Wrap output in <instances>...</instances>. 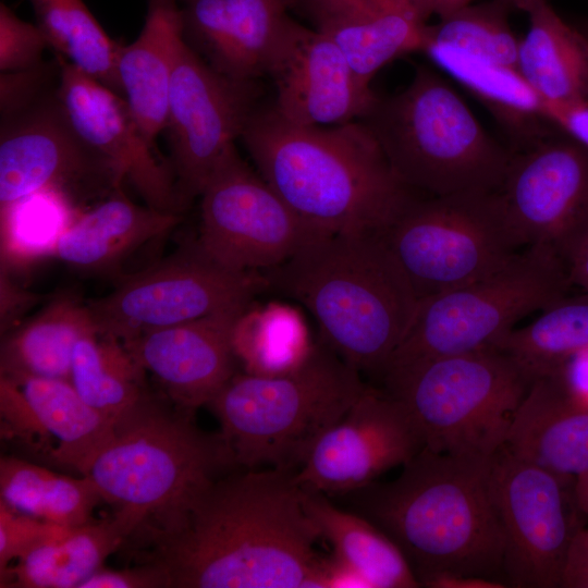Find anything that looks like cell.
Masks as SVG:
<instances>
[{"mask_svg":"<svg viewBox=\"0 0 588 588\" xmlns=\"http://www.w3.org/2000/svg\"><path fill=\"white\" fill-rule=\"evenodd\" d=\"M563 587L588 588V529L575 535L565 566Z\"/></svg>","mask_w":588,"mask_h":588,"instance_id":"obj_44","label":"cell"},{"mask_svg":"<svg viewBox=\"0 0 588 588\" xmlns=\"http://www.w3.org/2000/svg\"><path fill=\"white\" fill-rule=\"evenodd\" d=\"M259 96L257 81L225 76L184 45L171 81L166 128L185 207L200 196L220 158L241 138Z\"/></svg>","mask_w":588,"mask_h":588,"instance_id":"obj_15","label":"cell"},{"mask_svg":"<svg viewBox=\"0 0 588 588\" xmlns=\"http://www.w3.org/2000/svg\"><path fill=\"white\" fill-rule=\"evenodd\" d=\"M180 221V213L136 205L120 188L73 219L51 254L82 272L109 273Z\"/></svg>","mask_w":588,"mask_h":588,"instance_id":"obj_25","label":"cell"},{"mask_svg":"<svg viewBox=\"0 0 588 588\" xmlns=\"http://www.w3.org/2000/svg\"><path fill=\"white\" fill-rule=\"evenodd\" d=\"M562 375L572 393L588 403V348L575 355Z\"/></svg>","mask_w":588,"mask_h":588,"instance_id":"obj_46","label":"cell"},{"mask_svg":"<svg viewBox=\"0 0 588 588\" xmlns=\"http://www.w3.org/2000/svg\"><path fill=\"white\" fill-rule=\"evenodd\" d=\"M367 388L323 341L295 369L234 373L208 402L237 466L296 471Z\"/></svg>","mask_w":588,"mask_h":588,"instance_id":"obj_7","label":"cell"},{"mask_svg":"<svg viewBox=\"0 0 588 588\" xmlns=\"http://www.w3.org/2000/svg\"><path fill=\"white\" fill-rule=\"evenodd\" d=\"M186 44L175 0H148L138 37L120 47L117 71L122 95L148 142L166 128L171 81Z\"/></svg>","mask_w":588,"mask_h":588,"instance_id":"obj_26","label":"cell"},{"mask_svg":"<svg viewBox=\"0 0 588 588\" xmlns=\"http://www.w3.org/2000/svg\"><path fill=\"white\" fill-rule=\"evenodd\" d=\"M289 8L334 41L368 85L384 65L422 51L433 15L425 0H289Z\"/></svg>","mask_w":588,"mask_h":588,"instance_id":"obj_22","label":"cell"},{"mask_svg":"<svg viewBox=\"0 0 588 588\" xmlns=\"http://www.w3.org/2000/svg\"><path fill=\"white\" fill-rule=\"evenodd\" d=\"M503 446L525 462L576 479L588 470V403L572 393L562 371L535 379Z\"/></svg>","mask_w":588,"mask_h":588,"instance_id":"obj_24","label":"cell"},{"mask_svg":"<svg viewBox=\"0 0 588 588\" xmlns=\"http://www.w3.org/2000/svg\"><path fill=\"white\" fill-rule=\"evenodd\" d=\"M266 75L275 88V111L299 125L330 126L362 120L378 99L334 41L290 15Z\"/></svg>","mask_w":588,"mask_h":588,"instance_id":"obj_18","label":"cell"},{"mask_svg":"<svg viewBox=\"0 0 588 588\" xmlns=\"http://www.w3.org/2000/svg\"><path fill=\"white\" fill-rule=\"evenodd\" d=\"M362 121L393 173L416 194L493 193L502 186L513 151L429 68L419 66L401 91L378 97Z\"/></svg>","mask_w":588,"mask_h":588,"instance_id":"obj_6","label":"cell"},{"mask_svg":"<svg viewBox=\"0 0 588 588\" xmlns=\"http://www.w3.org/2000/svg\"><path fill=\"white\" fill-rule=\"evenodd\" d=\"M314 344L302 315L280 303L256 308L249 305L233 333L235 356L245 372L260 376L295 369L307 358Z\"/></svg>","mask_w":588,"mask_h":588,"instance_id":"obj_36","label":"cell"},{"mask_svg":"<svg viewBox=\"0 0 588 588\" xmlns=\"http://www.w3.org/2000/svg\"><path fill=\"white\" fill-rule=\"evenodd\" d=\"M269 287L260 271H237L195 242L152 267L124 277L113 291L88 299L97 334L120 342L143 333L247 307Z\"/></svg>","mask_w":588,"mask_h":588,"instance_id":"obj_11","label":"cell"},{"mask_svg":"<svg viewBox=\"0 0 588 588\" xmlns=\"http://www.w3.org/2000/svg\"><path fill=\"white\" fill-rule=\"evenodd\" d=\"M36 25L49 47L73 66L122 95L117 63L121 44L112 40L83 0H29Z\"/></svg>","mask_w":588,"mask_h":588,"instance_id":"obj_35","label":"cell"},{"mask_svg":"<svg viewBox=\"0 0 588 588\" xmlns=\"http://www.w3.org/2000/svg\"><path fill=\"white\" fill-rule=\"evenodd\" d=\"M125 542V535L112 516L62 526L0 572V587L78 588Z\"/></svg>","mask_w":588,"mask_h":588,"instance_id":"obj_30","label":"cell"},{"mask_svg":"<svg viewBox=\"0 0 588 588\" xmlns=\"http://www.w3.org/2000/svg\"><path fill=\"white\" fill-rule=\"evenodd\" d=\"M498 194L524 247L547 244L563 258L588 231V149L558 130L515 150Z\"/></svg>","mask_w":588,"mask_h":588,"instance_id":"obj_16","label":"cell"},{"mask_svg":"<svg viewBox=\"0 0 588 588\" xmlns=\"http://www.w3.org/2000/svg\"><path fill=\"white\" fill-rule=\"evenodd\" d=\"M492 347L511 356L532 381L561 372L588 348V294L554 303L534 322L511 330Z\"/></svg>","mask_w":588,"mask_h":588,"instance_id":"obj_34","label":"cell"},{"mask_svg":"<svg viewBox=\"0 0 588 588\" xmlns=\"http://www.w3.org/2000/svg\"><path fill=\"white\" fill-rule=\"evenodd\" d=\"M490 462L424 446L394 480L375 481L350 495L359 515L399 547L420 587L453 575L504 583Z\"/></svg>","mask_w":588,"mask_h":588,"instance_id":"obj_3","label":"cell"},{"mask_svg":"<svg viewBox=\"0 0 588 588\" xmlns=\"http://www.w3.org/2000/svg\"><path fill=\"white\" fill-rule=\"evenodd\" d=\"M433 15L439 19L446 17L462 8L473 3L474 0H425Z\"/></svg>","mask_w":588,"mask_h":588,"instance_id":"obj_47","label":"cell"},{"mask_svg":"<svg viewBox=\"0 0 588 588\" xmlns=\"http://www.w3.org/2000/svg\"><path fill=\"white\" fill-rule=\"evenodd\" d=\"M387 392L406 409L424 446L490 460L504 444L532 380L507 354L487 347L383 373Z\"/></svg>","mask_w":588,"mask_h":588,"instance_id":"obj_8","label":"cell"},{"mask_svg":"<svg viewBox=\"0 0 588 588\" xmlns=\"http://www.w3.org/2000/svg\"><path fill=\"white\" fill-rule=\"evenodd\" d=\"M517 70L548 109L588 102V38L547 1L527 13Z\"/></svg>","mask_w":588,"mask_h":588,"instance_id":"obj_28","label":"cell"},{"mask_svg":"<svg viewBox=\"0 0 588 588\" xmlns=\"http://www.w3.org/2000/svg\"><path fill=\"white\" fill-rule=\"evenodd\" d=\"M241 139L262 179L324 233H379L417 195L393 173L362 120L306 126L259 105Z\"/></svg>","mask_w":588,"mask_h":588,"instance_id":"obj_2","label":"cell"},{"mask_svg":"<svg viewBox=\"0 0 588 588\" xmlns=\"http://www.w3.org/2000/svg\"><path fill=\"white\" fill-rule=\"evenodd\" d=\"M60 527L62 526L21 514L0 501V572Z\"/></svg>","mask_w":588,"mask_h":588,"instance_id":"obj_39","label":"cell"},{"mask_svg":"<svg viewBox=\"0 0 588 588\" xmlns=\"http://www.w3.org/2000/svg\"><path fill=\"white\" fill-rule=\"evenodd\" d=\"M295 471L248 469L218 478L146 561L163 565L171 588H323L330 559L309 517Z\"/></svg>","mask_w":588,"mask_h":588,"instance_id":"obj_1","label":"cell"},{"mask_svg":"<svg viewBox=\"0 0 588 588\" xmlns=\"http://www.w3.org/2000/svg\"><path fill=\"white\" fill-rule=\"evenodd\" d=\"M123 182L114 166L78 136L56 91L1 117V213L37 194L58 196L70 207L103 199Z\"/></svg>","mask_w":588,"mask_h":588,"instance_id":"obj_13","label":"cell"},{"mask_svg":"<svg viewBox=\"0 0 588 588\" xmlns=\"http://www.w3.org/2000/svg\"><path fill=\"white\" fill-rule=\"evenodd\" d=\"M247 307L152 330L122 344L173 405L196 412L236 373L233 333Z\"/></svg>","mask_w":588,"mask_h":588,"instance_id":"obj_21","label":"cell"},{"mask_svg":"<svg viewBox=\"0 0 588 588\" xmlns=\"http://www.w3.org/2000/svg\"><path fill=\"white\" fill-rule=\"evenodd\" d=\"M237 466L222 434L154 395L115 425L82 476L98 488L126 541L148 544L168 530L220 474Z\"/></svg>","mask_w":588,"mask_h":588,"instance_id":"obj_5","label":"cell"},{"mask_svg":"<svg viewBox=\"0 0 588 588\" xmlns=\"http://www.w3.org/2000/svg\"><path fill=\"white\" fill-rule=\"evenodd\" d=\"M49 44L35 24L20 19L7 4H0V70L19 72L39 66Z\"/></svg>","mask_w":588,"mask_h":588,"instance_id":"obj_38","label":"cell"},{"mask_svg":"<svg viewBox=\"0 0 588 588\" xmlns=\"http://www.w3.org/2000/svg\"><path fill=\"white\" fill-rule=\"evenodd\" d=\"M574 485L575 478L525 462L503 445L491 457L489 489L503 538L506 586L563 587L569 548L581 528Z\"/></svg>","mask_w":588,"mask_h":588,"instance_id":"obj_12","label":"cell"},{"mask_svg":"<svg viewBox=\"0 0 588 588\" xmlns=\"http://www.w3.org/2000/svg\"><path fill=\"white\" fill-rule=\"evenodd\" d=\"M303 490L306 511L321 539L369 587H420L402 551L380 528L359 514L334 506L324 494Z\"/></svg>","mask_w":588,"mask_h":588,"instance_id":"obj_31","label":"cell"},{"mask_svg":"<svg viewBox=\"0 0 588 588\" xmlns=\"http://www.w3.org/2000/svg\"><path fill=\"white\" fill-rule=\"evenodd\" d=\"M184 38L212 69L231 78L267 74L289 0H184Z\"/></svg>","mask_w":588,"mask_h":588,"instance_id":"obj_23","label":"cell"},{"mask_svg":"<svg viewBox=\"0 0 588 588\" xmlns=\"http://www.w3.org/2000/svg\"><path fill=\"white\" fill-rule=\"evenodd\" d=\"M551 121L588 149V102H575L548 109Z\"/></svg>","mask_w":588,"mask_h":588,"instance_id":"obj_43","label":"cell"},{"mask_svg":"<svg viewBox=\"0 0 588 588\" xmlns=\"http://www.w3.org/2000/svg\"><path fill=\"white\" fill-rule=\"evenodd\" d=\"M379 234L419 298L481 280L524 248L498 192L416 195Z\"/></svg>","mask_w":588,"mask_h":588,"instance_id":"obj_10","label":"cell"},{"mask_svg":"<svg viewBox=\"0 0 588 588\" xmlns=\"http://www.w3.org/2000/svg\"><path fill=\"white\" fill-rule=\"evenodd\" d=\"M0 416L3 437L81 475L115 428L63 379L0 376Z\"/></svg>","mask_w":588,"mask_h":588,"instance_id":"obj_20","label":"cell"},{"mask_svg":"<svg viewBox=\"0 0 588 588\" xmlns=\"http://www.w3.org/2000/svg\"><path fill=\"white\" fill-rule=\"evenodd\" d=\"M198 246L237 271H265L324 232L303 220L231 146L200 194Z\"/></svg>","mask_w":588,"mask_h":588,"instance_id":"obj_14","label":"cell"},{"mask_svg":"<svg viewBox=\"0 0 588 588\" xmlns=\"http://www.w3.org/2000/svg\"><path fill=\"white\" fill-rule=\"evenodd\" d=\"M0 328L3 335L21 323V317L40 301V296L13 282L4 267H1L0 273Z\"/></svg>","mask_w":588,"mask_h":588,"instance_id":"obj_42","label":"cell"},{"mask_svg":"<svg viewBox=\"0 0 588 588\" xmlns=\"http://www.w3.org/2000/svg\"><path fill=\"white\" fill-rule=\"evenodd\" d=\"M422 52L485 105L509 138L512 151L560 130L517 69L443 45L427 44Z\"/></svg>","mask_w":588,"mask_h":588,"instance_id":"obj_27","label":"cell"},{"mask_svg":"<svg viewBox=\"0 0 588 588\" xmlns=\"http://www.w3.org/2000/svg\"><path fill=\"white\" fill-rule=\"evenodd\" d=\"M422 448L404 406L388 392L367 387L316 441L294 478L308 491L347 495L403 466Z\"/></svg>","mask_w":588,"mask_h":588,"instance_id":"obj_17","label":"cell"},{"mask_svg":"<svg viewBox=\"0 0 588 588\" xmlns=\"http://www.w3.org/2000/svg\"><path fill=\"white\" fill-rule=\"evenodd\" d=\"M511 10L530 12L542 0H493Z\"/></svg>","mask_w":588,"mask_h":588,"instance_id":"obj_48","label":"cell"},{"mask_svg":"<svg viewBox=\"0 0 588 588\" xmlns=\"http://www.w3.org/2000/svg\"><path fill=\"white\" fill-rule=\"evenodd\" d=\"M0 501L21 514L68 527L93 522L95 507L103 502L88 477L62 475L15 456L0 460Z\"/></svg>","mask_w":588,"mask_h":588,"instance_id":"obj_33","label":"cell"},{"mask_svg":"<svg viewBox=\"0 0 588 588\" xmlns=\"http://www.w3.org/2000/svg\"><path fill=\"white\" fill-rule=\"evenodd\" d=\"M571 285L554 247L528 245L481 280L419 298L411 327L382 373L492 347L520 318L567 297Z\"/></svg>","mask_w":588,"mask_h":588,"instance_id":"obj_9","label":"cell"},{"mask_svg":"<svg viewBox=\"0 0 588 588\" xmlns=\"http://www.w3.org/2000/svg\"><path fill=\"white\" fill-rule=\"evenodd\" d=\"M581 30L584 32V34L586 35V37L588 38V26L585 27V28H581Z\"/></svg>","mask_w":588,"mask_h":588,"instance_id":"obj_51","label":"cell"},{"mask_svg":"<svg viewBox=\"0 0 588 588\" xmlns=\"http://www.w3.org/2000/svg\"><path fill=\"white\" fill-rule=\"evenodd\" d=\"M93 332L87 301L74 293L57 294L37 314L2 335L0 376L70 380L75 345Z\"/></svg>","mask_w":588,"mask_h":588,"instance_id":"obj_29","label":"cell"},{"mask_svg":"<svg viewBox=\"0 0 588 588\" xmlns=\"http://www.w3.org/2000/svg\"><path fill=\"white\" fill-rule=\"evenodd\" d=\"M49 72L45 65L5 72L0 76L1 117L12 114L32 103L45 91Z\"/></svg>","mask_w":588,"mask_h":588,"instance_id":"obj_41","label":"cell"},{"mask_svg":"<svg viewBox=\"0 0 588 588\" xmlns=\"http://www.w3.org/2000/svg\"><path fill=\"white\" fill-rule=\"evenodd\" d=\"M145 375L122 342L93 332L75 345L69 381L115 426L152 396Z\"/></svg>","mask_w":588,"mask_h":588,"instance_id":"obj_32","label":"cell"},{"mask_svg":"<svg viewBox=\"0 0 588 588\" xmlns=\"http://www.w3.org/2000/svg\"><path fill=\"white\" fill-rule=\"evenodd\" d=\"M575 498H576V502L578 504L579 510L588 515V493L586 494L575 493Z\"/></svg>","mask_w":588,"mask_h":588,"instance_id":"obj_50","label":"cell"},{"mask_svg":"<svg viewBox=\"0 0 588 588\" xmlns=\"http://www.w3.org/2000/svg\"><path fill=\"white\" fill-rule=\"evenodd\" d=\"M171 588L167 568L154 561L119 569L101 566L78 588Z\"/></svg>","mask_w":588,"mask_h":588,"instance_id":"obj_40","label":"cell"},{"mask_svg":"<svg viewBox=\"0 0 588 588\" xmlns=\"http://www.w3.org/2000/svg\"><path fill=\"white\" fill-rule=\"evenodd\" d=\"M509 12L493 0L470 3L439 19L438 23L429 24L425 46L443 45L517 69L520 39L509 23Z\"/></svg>","mask_w":588,"mask_h":588,"instance_id":"obj_37","label":"cell"},{"mask_svg":"<svg viewBox=\"0 0 588 588\" xmlns=\"http://www.w3.org/2000/svg\"><path fill=\"white\" fill-rule=\"evenodd\" d=\"M574 491L576 494L588 493V470L575 479Z\"/></svg>","mask_w":588,"mask_h":588,"instance_id":"obj_49","label":"cell"},{"mask_svg":"<svg viewBox=\"0 0 588 588\" xmlns=\"http://www.w3.org/2000/svg\"><path fill=\"white\" fill-rule=\"evenodd\" d=\"M563 259L572 284L588 294V231L568 247Z\"/></svg>","mask_w":588,"mask_h":588,"instance_id":"obj_45","label":"cell"},{"mask_svg":"<svg viewBox=\"0 0 588 588\" xmlns=\"http://www.w3.org/2000/svg\"><path fill=\"white\" fill-rule=\"evenodd\" d=\"M261 272L310 311L321 341L359 372L383 371L419 302L379 233H324Z\"/></svg>","mask_w":588,"mask_h":588,"instance_id":"obj_4","label":"cell"},{"mask_svg":"<svg viewBox=\"0 0 588 588\" xmlns=\"http://www.w3.org/2000/svg\"><path fill=\"white\" fill-rule=\"evenodd\" d=\"M56 95L78 136L114 166L147 206L181 215L186 207L172 166L161 160L121 95L62 57Z\"/></svg>","mask_w":588,"mask_h":588,"instance_id":"obj_19","label":"cell"}]
</instances>
